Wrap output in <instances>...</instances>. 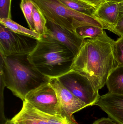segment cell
I'll use <instances>...</instances> for the list:
<instances>
[{"mask_svg":"<svg viewBox=\"0 0 123 124\" xmlns=\"http://www.w3.org/2000/svg\"><path fill=\"white\" fill-rule=\"evenodd\" d=\"M16 124H76L59 115L39 110L26 101L20 111L12 119Z\"/></svg>","mask_w":123,"mask_h":124,"instance_id":"cell-9","label":"cell"},{"mask_svg":"<svg viewBox=\"0 0 123 124\" xmlns=\"http://www.w3.org/2000/svg\"><path fill=\"white\" fill-rule=\"evenodd\" d=\"M47 20L75 32L81 26L92 25L104 29L95 18L71 9L60 0H31Z\"/></svg>","mask_w":123,"mask_h":124,"instance_id":"cell-4","label":"cell"},{"mask_svg":"<svg viewBox=\"0 0 123 124\" xmlns=\"http://www.w3.org/2000/svg\"><path fill=\"white\" fill-rule=\"evenodd\" d=\"M92 124H119L110 118H103L95 121Z\"/></svg>","mask_w":123,"mask_h":124,"instance_id":"cell-23","label":"cell"},{"mask_svg":"<svg viewBox=\"0 0 123 124\" xmlns=\"http://www.w3.org/2000/svg\"><path fill=\"white\" fill-rule=\"evenodd\" d=\"M110 31L120 37L123 36V14H120L117 23Z\"/></svg>","mask_w":123,"mask_h":124,"instance_id":"cell-21","label":"cell"},{"mask_svg":"<svg viewBox=\"0 0 123 124\" xmlns=\"http://www.w3.org/2000/svg\"><path fill=\"white\" fill-rule=\"evenodd\" d=\"M119 11L120 14H123V1L119 2Z\"/></svg>","mask_w":123,"mask_h":124,"instance_id":"cell-24","label":"cell"},{"mask_svg":"<svg viewBox=\"0 0 123 124\" xmlns=\"http://www.w3.org/2000/svg\"><path fill=\"white\" fill-rule=\"evenodd\" d=\"M107 1H115V2H120L123 1V0H106Z\"/></svg>","mask_w":123,"mask_h":124,"instance_id":"cell-26","label":"cell"},{"mask_svg":"<svg viewBox=\"0 0 123 124\" xmlns=\"http://www.w3.org/2000/svg\"><path fill=\"white\" fill-rule=\"evenodd\" d=\"M0 24L15 33L30 36L38 40L40 39V36L35 31L24 27L11 19L0 18Z\"/></svg>","mask_w":123,"mask_h":124,"instance_id":"cell-14","label":"cell"},{"mask_svg":"<svg viewBox=\"0 0 123 124\" xmlns=\"http://www.w3.org/2000/svg\"><path fill=\"white\" fill-rule=\"evenodd\" d=\"M25 101L40 111L61 116L56 93L49 82L30 91L26 95Z\"/></svg>","mask_w":123,"mask_h":124,"instance_id":"cell-7","label":"cell"},{"mask_svg":"<svg viewBox=\"0 0 123 124\" xmlns=\"http://www.w3.org/2000/svg\"><path fill=\"white\" fill-rule=\"evenodd\" d=\"M38 42L35 38L15 33L0 24V54L3 56L28 55Z\"/></svg>","mask_w":123,"mask_h":124,"instance_id":"cell-6","label":"cell"},{"mask_svg":"<svg viewBox=\"0 0 123 124\" xmlns=\"http://www.w3.org/2000/svg\"><path fill=\"white\" fill-rule=\"evenodd\" d=\"M113 49L117 66H123V36L120 37L117 40L115 41Z\"/></svg>","mask_w":123,"mask_h":124,"instance_id":"cell-19","label":"cell"},{"mask_svg":"<svg viewBox=\"0 0 123 124\" xmlns=\"http://www.w3.org/2000/svg\"><path fill=\"white\" fill-rule=\"evenodd\" d=\"M3 124H16L12 119L7 120Z\"/></svg>","mask_w":123,"mask_h":124,"instance_id":"cell-25","label":"cell"},{"mask_svg":"<svg viewBox=\"0 0 123 124\" xmlns=\"http://www.w3.org/2000/svg\"><path fill=\"white\" fill-rule=\"evenodd\" d=\"M119 15V2L106 1L95 10L93 17L103 25L104 29L110 31L117 23Z\"/></svg>","mask_w":123,"mask_h":124,"instance_id":"cell-12","label":"cell"},{"mask_svg":"<svg viewBox=\"0 0 123 124\" xmlns=\"http://www.w3.org/2000/svg\"><path fill=\"white\" fill-rule=\"evenodd\" d=\"M60 1L73 10L88 16L93 17V14L96 10L91 6L79 0H60Z\"/></svg>","mask_w":123,"mask_h":124,"instance_id":"cell-16","label":"cell"},{"mask_svg":"<svg viewBox=\"0 0 123 124\" xmlns=\"http://www.w3.org/2000/svg\"><path fill=\"white\" fill-rule=\"evenodd\" d=\"M104 29L97 26L86 25L81 26L76 29L75 33L80 38H94L101 36L104 32Z\"/></svg>","mask_w":123,"mask_h":124,"instance_id":"cell-15","label":"cell"},{"mask_svg":"<svg viewBox=\"0 0 123 124\" xmlns=\"http://www.w3.org/2000/svg\"><path fill=\"white\" fill-rule=\"evenodd\" d=\"M33 18L35 32L40 37L46 35L47 19L39 9L35 5L33 9Z\"/></svg>","mask_w":123,"mask_h":124,"instance_id":"cell-17","label":"cell"},{"mask_svg":"<svg viewBox=\"0 0 123 124\" xmlns=\"http://www.w3.org/2000/svg\"><path fill=\"white\" fill-rule=\"evenodd\" d=\"M114 41L105 31L101 36L84 39L74 57L70 70L78 71L86 76L99 91L117 66L113 54Z\"/></svg>","mask_w":123,"mask_h":124,"instance_id":"cell-1","label":"cell"},{"mask_svg":"<svg viewBox=\"0 0 123 124\" xmlns=\"http://www.w3.org/2000/svg\"><path fill=\"white\" fill-rule=\"evenodd\" d=\"M34 5L31 0H21L20 7L29 25L30 29L35 31L33 18V9Z\"/></svg>","mask_w":123,"mask_h":124,"instance_id":"cell-18","label":"cell"},{"mask_svg":"<svg viewBox=\"0 0 123 124\" xmlns=\"http://www.w3.org/2000/svg\"><path fill=\"white\" fill-rule=\"evenodd\" d=\"M75 96L87 106L95 105L100 95L88 78L78 71L70 70L58 78Z\"/></svg>","mask_w":123,"mask_h":124,"instance_id":"cell-5","label":"cell"},{"mask_svg":"<svg viewBox=\"0 0 123 124\" xmlns=\"http://www.w3.org/2000/svg\"><path fill=\"white\" fill-rule=\"evenodd\" d=\"M82 1L92 7L97 9L103 4L106 1V0H79Z\"/></svg>","mask_w":123,"mask_h":124,"instance_id":"cell-22","label":"cell"},{"mask_svg":"<svg viewBox=\"0 0 123 124\" xmlns=\"http://www.w3.org/2000/svg\"><path fill=\"white\" fill-rule=\"evenodd\" d=\"M27 56L0 55V71L6 87L23 102L30 91L50 80L34 68Z\"/></svg>","mask_w":123,"mask_h":124,"instance_id":"cell-3","label":"cell"},{"mask_svg":"<svg viewBox=\"0 0 123 124\" xmlns=\"http://www.w3.org/2000/svg\"><path fill=\"white\" fill-rule=\"evenodd\" d=\"M95 105L100 108L112 120L123 124V95L108 93L100 96Z\"/></svg>","mask_w":123,"mask_h":124,"instance_id":"cell-11","label":"cell"},{"mask_svg":"<svg viewBox=\"0 0 123 124\" xmlns=\"http://www.w3.org/2000/svg\"><path fill=\"white\" fill-rule=\"evenodd\" d=\"M46 37L52 39L68 47L76 56L79 51L84 39L76 33L47 20Z\"/></svg>","mask_w":123,"mask_h":124,"instance_id":"cell-10","label":"cell"},{"mask_svg":"<svg viewBox=\"0 0 123 124\" xmlns=\"http://www.w3.org/2000/svg\"><path fill=\"white\" fill-rule=\"evenodd\" d=\"M106 84L108 93L123 95V66H117L112 71Z\"/></svg>","mask_w":123,"mask_h":124,"instance_id":"cell-13","label":"cell"},{"mask_svg":"<svg viewBox=\"0 0 123 124\" xmlns=\"http://www.w3.org/2000/svg\"><path fill=\"white\" fill-rule=\"evenodd\" d=\"M74 57L68 47L43 36L27 58L35 69L50 78H58L69 71Z\"/></svg>","mask_w":123,"mask_h":124,"instance_id":"cell-2","label":"cell"},{"mask_svg":"<svg viewBox=\"0 0 123 124\" xmlns=\"http://www.w3.org/2000/svg\"><path fill=\"white\" fill-rule=\"evenodd\" d=\"M12 0H0V18L11 19Z\"/></svg>","mask_w":123,"mask_h":124,"instance_id":"cell-20","label":"cell"},{"mask_svg":"<svg viewBox=\"0 0 123 124\" xmlns=\"http://www.w3.org/2000/svg\"><path fill=\"white\" fill-rule=\"evenodd\" d=\"M49 82L56 93L60 115L77 124L73 114L87 106L65 87L58 78H50Z\"/></svg>","mask_w":123,"mask_h":124,"instance_id":"cell-8","label":"cell"}]
</instances>
